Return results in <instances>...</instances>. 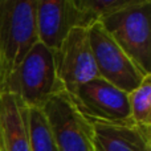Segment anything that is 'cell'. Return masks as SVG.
Instances as JSON below:
<instances>
[{
	"mask_svg": "<svg viewBox=\"0 0 151 151\" xmlns=\"http://www.w3.org/2000/svg\"><path fill=\"white\" fill-rule=\"evenodd\" d=\"M0 91L16 96L28 109H42L53 96L65 91L56 74L53 50L37 41L5 76Z\"/></svg>",
	"mask_w": 151,
	"mask_h": 151,
	"instance_id": "6da1fadb",
	"label": "cell"
},
{
	"mask_svg": "<svg viewBox=\"0 0 151 151\" xmlns=\"http://www.w3.org/2000/svg\"><path fill=\"white\" fill-rule=\"evenodd\" d=\"M151 1L126 7L104 16L98 23L118 47L146 74H151Z\"/></svg>",
	"mask_w": 151,
	"mask_h": 151,
	"instance_id": "7a4b0ae2",
	"label": "cell"
},
{
	"mask_svg": "<svg viewBox=\"0 0 151 151\" xmlns=\"http://www.w3.org/2000/svg\"><path fill=\"white\" fill-rule=\"evenodd\" d=\"M37 41L36 0H0V56L5 76Z\"/></svg>",
	"mask_w": 151,
	"mask_h": 151,
	"instance_id": "3957f363",
	"label": "cell"
},
{
	"mask_svg": "<svg viewBox=\"0 0 151 151\" xmlns=\"http://www.w3.org/2000/svg\"><path fill=\"white\" fill-rule=\"evenodd\" d=\"M73 106L90 123H133L127 93L97 77L66 91Z\"/></svg>",
	"mask_w": 151,
	"mask_h": 151,
	"instance_id": "277c9868",
	"label": "cell"
},
{
	"mask_svg": "<svg viewBox=\"0 0 151 151\" xmlns=\"http://www.w3.org/2000/svg\"><path fill=\"white\" fill-rule=\"evenodd\" d=\"M88 32L97 73L102 80L129 94L141 85L147 76H151L137 66L98 21L91 24Z\"/></svg>",
	"mask_w": 151,
	"mask_h": 151,
	"instance_id": "5b68a950",
	"label": "cell"
},
{
	"mask_svg": "<svg viewBox=\"0 0 151 151\" xmlns=\"http://www.w3.org/2000/svg\"><path fill=\"white\" fill-rule=\"evenodd\" d=\"M41 110L58 151H96L93 125L77 111L66 91L53 96Z\"/></svg>",
	"mask_w": 151,
	"mask_h": 151,
	"instance_id": "8992f818",
	"label": "cell"
},
{
	"mask_svg": "<svg viewBox=\"0 0 151 151\" xmlns=\"http://www.w3.org/2000/svg\"><path fill=\"white\" fill-rule=\"evenodd\" d=\"M53 60L56 74L65 91L98 77L85 27H74L69 31L60 47L53 50Z\"/></svg>",
	"mask_w": 151,
	"mask_h": 151,
	"instance_id": "52a82bcc",
	"label": "cell"
},
{
	"mask_svg": "<svg viewBox=\"0 0 151 151\" xmlns=\"http://www.w3.org/2000/svg\"><path fill=\"white\" fill-rule=\"evenodd\" d=\"M39 41L56 50L72 28L80 27L69 0H36Z\"/></svg>",
	"mask_w": 151,
	"mask_h": 151,
	"instance_id": "ba28073f",
	"label": "cell"
},
{
	"mask_svg": "<svg viewBox=\"0 0 151 151\" xmlns=\"http://www.w3.org/2000/svg\"><path fill=\"white\" fill-rule=\"evenodd\" d=\"M0 151H31L28 107L16 96L0 91Z\"/></svg>",
	"mask_w": 151,
	"mask_h": 151,
	"instance_id": "9c48e42d",
	"label": "cell"
},
{
	"mask_svg": "<svg viewBox=\"0 0 151 151\" xmlns=\"http://www.w3.org/2000/svg\"><path fill=\"white\" fill-rule=\"evenodd\" d=\"M96 151H151V127L91 123Z\"/></svg>",
	"mask_w": 151,
	"mask_h": 151,
	"instance_id": "30bf717a",
	"label": "cell"
},
{
	"mask_svg": "<svg viewBox=\"0 0 151 151\" xmlns=\"http://www.w3.org/2000/svg\"><path fill=\"white\" fill-rule=\"evenodd\" d=\"M151 0H69L80 27L89 28L104 16Z\"/></svg>",
	"mask_w": 151,
	"mask_h": 151,
	"instance_id": "8fae6325",
	"label": "cell"
},
{
	"mask_svg": "<svg viewBox=\"0 0 151 151\" xmlns=\"http://www.w3.org/2000/svg\"><path fill=\"white\" fill-rule=\"evenodd\" d=\"M28 133L31 151H58L41 109H28Z\"/></svg>",
	"mask_w": 151,
	"mask_h": 151,
	"instance_id": "7c38bea8",
	"label": "cell"
},
{
	"mask_svg": "<svg viewBox=\"0 0 151 151\" xmlns=\"http://www.w3.org/2000/svg\"><path fill=\"white\" fill-rule=\"evenodd\" d=\"M127 96L133 123L151 127V76H147Z\"/></svg>",
	"mask_w": 151,
	"mask_h": 151,
	"instance_id": "4fadbf2b",
	"label": "cell"
},
{
	"mask_svg": "<svg viewBox=\"0 0 151 151\" xmlns=\"http://www.w3.org/2000/svg\"><path fill=\"white\" fill-rule=\"evenodd\" d=\"M4 80H5V70H4V65H3L1 56H0V90H1V86H3Z\"/></svg>",
	"mask_w": 151,
	"mask_h": 151,
	"instance_id": "5bb4252c",
	"label": "cell"
}]
</instances>
